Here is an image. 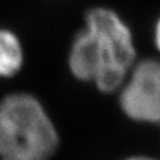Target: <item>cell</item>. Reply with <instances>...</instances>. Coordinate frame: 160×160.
<instances>
[{
	"label": "cell",
	"instance_id": "4",
	"mask_svg": "<svg viewBox=\"0 0 160 160\" xmlns=\"http://www.w3.org/2000/svg\"><path fill=\"white\" fill-rule=\"evenodd\" d=\"M69 70L75 78L92 82L101 65L95 39L86 28L75 36L68 56Z\"/></svg>",
	"mask_w": 160,
	"mask_h": 160
},
{
	"label": "cell",
	"instance_id": "1",
	"mask_svg": "<svg viewBox=\"0 0 160 160\" xmlns=\"http://www.w3.org/2000/svg\"><path fill=\"white\" fill-rule=\"evenodd\" d=\"M59 135L39 100L13 92L0 100V160H50Z\"/></svg>",
	"mask_w": 160,
	"mask_h": 160
},
{
	"label": "cell",
	"instance_id": "3",
	"mask_svg": "<svg viewBox=\"0 0 160 160\" xmlns=\"http://www.w3.org/2000/svg\"><path fill=\"white\" fill-rule=\"evenodd\" d=\"M119 103L127 118L137 122H160V59L135 63L120 88Z\"/></svg>",
	"mask_w": 160,
	"mask_h": 160
},
{
	"label": "cell",
	"instance_id": "7",
	"mask_svg": "<svg viewBox=\"0 0 160 160\" xmlns=\"http://www.w3.org/2000/svg\"><path fill=\"white\" fill-rule=\"evenodd\" d=\"M123 160H159L153 157H147V155H132Z\"/></svg>",
	"mask_w": 160,
	"mask_h": 160
},
{
	"label": "cell",
	"instance_id": "5",
	"mask_svg": "<svg viewBox=\"0 0 160 160\" xmlns=\"http://www.w3.org/2000/svg\"><path fill=\"white\" fill-rule=\"evenodd\" d=\"M24 63V49L14 32L0 28V78L12 77Z\"/></svg>",
	"mask_w": 160,
	"mask_h": 160
},
{
	"label": "cell",
	"instance_id": "2",
	"mask_svg": "<svg viewBox=\"0 0 160 160\" xmlns=\"http://www.w3.org/2000/svg\"><path fill=\"white\" fill-rule=\"evenodd\" d=\"M84 28L92 34L101 61L92 83L106 94L119 90L137 59L129 26L113 10L94 7L87 12Z\"/></svg>",
	"mask_w": 160,
	"mask_h": 160
},
{
	"label": "cell",
	"instance_id": "6",
	"mask_svg": "<svg viewBox=\"0 0 160 160\" xmlns=\"http://www.w3.org/2000/svg\"><path fill=\"white\" fill-rule=\"evenodd\" d=\"M154 44L157 46V50L160 52V17L158 18L154 26Z\"/></svg>",
	"mask_w": 160,
	"mask_h": 160
}]
</instances>
